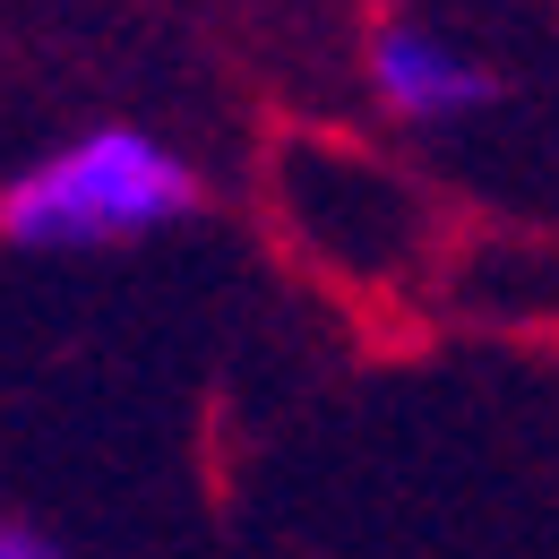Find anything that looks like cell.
Returning a JSON list of instances; mask_svg holds the SVG:
<instances>
[{"mask_svg": "<svg viewBox=\"0 0 559 559\" xmlns=\"http://www.w3.org/2000/svg\"><path fill=\"white\" fill-rule=\"evenodd\" d=\"M199 207V164L139 121H86L0 181V241L26 259H86L146 233H173Z\"/></svg>", "mask_w": 559, "mask_h": 559, "instance_id": "6da1fadb", "label": "cell"}, {"mask_svg": "<svg viewBox=\"0 0 559 559\" xmlns=\"http://www.w3.org/2000/svg\"><path fill=\"white\" fill-rule=\"evenodd\" d=\"M0 559H78L70 543H52L44 525H26V516H9L0 525Z\"/></svg>", "mask_w": 559, "mask_h": 559, "instance_id": "3957f363", "label": "cell"}, {"mask_svg": "<svg viewBox=\"0 0 559 559\" xmlns=\"http://www.w3.org/2000/svg\"><path fill=\"white\" fill-rule=\"evenodd\" d=\"M361 95L396 130H465V121H483L508 86H499V70L465 35L388 9V17L361 26Z\"/></svg>", "mask_w": 559, "mask_h": 559, "instance_id": "7a4b0ae2", "label": "cell"}]
</instances>
